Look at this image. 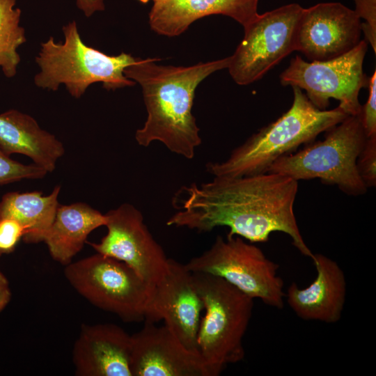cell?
<instances>
[{
  "label": "cell",
  "mask_w": 376,
  "mask_h": 376,
  "mask_svg": "<svg viewBox=\"0 0 376 376\" xmlns=\"http://www.w3.org/2000/svg\"><path fill=\"white\" fill-rule=\"evenodd\" d=\"M292 88L293 102L286 112L235 148L226 159L207 163V172L214 177L228 178L266 173L278 158L313 142L348 116L339 106L319 109L299 88Z\"/></svg>",
  "instance_id": "obj_3"
},
{
  "label": "cell",
  "mask_w": 376,
  "mask_h": 376,
  "mask_svg": "<svg viewBox=\"0 0 376 376\" xmlns=\"http://www.w3.org/2000/svg\"><path fill=\"white\" fill-rule=\"evenodd\" d=\"M369 95L364 105H361V118L367 136L376 134V70L368 79Z\"/></svg>",
  "instance_id": "obj_26"
},
{
  "label": "cell",
  "mask_w": 376,
  "mask_h": 376,
  "mask_svg": "<svg viewBox=\"0 0 376 376\" xmlns=\"http://www.w3.org/2000/svg\"><path fill=\"white\" fill-rule=\"evenodd\" d=\"M325 132L324 140L280 157L267 172L297 181L319 178L324 184L336 185L346 194H364L368 188L357 171V159L368 136L360 113L348 115Z\"/></svg>",
  "instance_id": "obj_6"
},
{
  "label": "cell",
  "mask_w": 376,
  "mask_h": 376,
  "mask_svg": "<svg viewBox=\"0 0 376 376\" xmlns=\"http://www.w3.org/2000/svg\"><path fill=\"white\" fill-rule=\"evenodd\" d=\"M2 254L0 253V256H1Z\"/></svg>",
  "instance_id": "obj_30"
},
{
  "label": "cell",
  "mask_w": 376,
  "mask_h": 376,
  "mask_svg": "<svg viewBox=\"0 0 376 376\" xmlns=\"http://www.w3.org/2000/svg\"><path fill=\"white\" fill-rule=\"evenodd\" d=\"M48 172L36 164H23L13 160L0 148V185L15 182L24 179H38Z\"/></svg>",
  "instance_id": "obj_22"
},
{
  "label": "cell",
  "mask_w": 376,
  "mask_h": 376,
  "mask_svg": "<svg viewBox=\"0 0 376 376\" xmlns=\"http://www.w3.org/2000/svg\"><path fill=\"white\" fill-rule=\"evenodd\" d=\"M367 49V42L361 40L350 51L329 60L307 62L297 55L280 75L281 84L304 90L319 109L325 110L333 98L348 115L358 114L359 91L368 84L363 70Z\"/></svg>",
  "instance_id": "obj_9"
},
{
  "label": "cell",
  "mask_w": 376,
  "mask_h": 376,
  "mask_svg": "<svg viewBox=\"0 0 376 376\" xmlns=\"http://www.w3.org/2000/svg\"><path fill=\"white\" fill-rule=\"evenodd\" d=\"M106 223V215L86 203L59 205L43 242L52 258L65 266L82 249L88 235Z\"/></svg>",
  "instance_id": "obj_19"
},
{
  "label": "cell",
  "mask_w": 376,
  "mask_h": 376,
  "mask_svg": "<svg viewBox=\"0 0 376 376\" xmlns=\"http://www.w3.org/2000/svg\"><path fill=\"white\" fill-rule=\"evenodd\" d=\"M191 273L205 310L197 334L198 351L217 376L228 365L244 358L243 338L254 299L219 276Z\"/></svg>",
  "instance_id": "obj_5"
},
{
  "label": "cell",
  "mask_w": 376,
  "mask_h": 376,
  "mask_svg": "<svg viewBox=\"0 0 376 376\" xmlns=\"http://www.w3.org/2000/svg\"><path fill=\"white\" fill-rule=\"evenodd\" d=\"M160 58H140L124 70L125 76L140 84L148 116L137 130L139 145L162 143L171 152L191 159L201 144L192 114L195 91L213 72L228 68L230 56L188 67L162 65Z\"/></svg>",
  "instance_id": "obj_2"
},
{
  "label": "cell",
  "mask_w": 376,
  "mask_h": 376,
  "mask_svg": "<svg viewBox=\"0 0 376 376\" xmlns=\"http://www.w3.org/2000/svg\"><path fill=\"white\" fill-rule=\"evenodd\" d=\"M60 190L57 185L48 196L40 191L6 193L0 200V219L10 218L20 223L25 230L24 242H42L54 221Z\"/></svg>",
  "instance_id": "obj_20"
},
{
  "label": "cell",
  "mask_w": 376,
  "mask_h": 376,
  "mask_svg": "<svg viewBox=\"0 0 376 376\" xmlns=\"http://www.w3.org/2000/svg\"><path fill=\"white\" fill-rule=\"evenodd\" d=\"M15 3L16 0H0V68L8 78L16 75L20 62L17 49L26 41L19 25L21 10Z\"/></svg>",
  "instance_id": "obj_21"
},
{
  "label": "cell",
  "mask_w": 376,
  "mask_h": 376,
  "mask_svg": "<svg viewBox=\"0 0 376 376\" xmlns=\"http://www.w3.org/2000/svg\"><path fill=\"white\" fill-rule=\"evenodd\" d=\"M361 22L354 10L338 2L303 8L295 36V51L308 60L326 61L354 48L361 41Z\"/></svg>",
  "instance_id": "obj_13"
},
{
  "label": "cell",
  "mask_w": 376,
  "mask_h": 376,
  "mask_svg": "<svg viewBox=\"0 0 376 376\" xmlns=\"http://www.w3.org/2000/svg\"><path fill=\"white\" fill-rule=\"evenodd\" d=\"M138 1L142 3H147L149 1H152L154 3H156L160 0H138Z\"/></svg>",
  "instance_id": "obj_29"
},
{
  "label": "cell",
  "mask_w": 376,
  "mask_h": 376,
  "mask_svg": "<svg viewBox=\"0 0 376 376\" xmlns=\"http://www.w3.org/2000/svg\"><path fill=\"white\" fill-rule=\"evenodd\" d=\"M11 290L6 276L0 271V313L9 304L11 299Z\"/></svg>",
  "instance_id": "obj_28"
},
{
  "label": "cell",
  "mask_w": 376,
  "mask_h": 376,
  "mask_svg": "<svg viewBox=\"0 0 376 376\" xmlns=\"http://www.w3.org/2000/svg\"><path fill=\"white\" fill-rule=\"evenodd\" d=\"M303 8L290 3L257 17L244 27V34L228 67L235 83L248 85L261 79L295 51V36Z\"/></svg>",
  "instance_id": "obj_10"
},
{
  "label": "cell",
  "mask_w": 376,
  "mask_h": 376,
  "mask_svg": "<svg viewBox=\"0 0 376 376\" xmlns=\"http://www.w3.org/2000/svg\"><path fill=\"white\" fill-rule=\"evenodd\" d=\"M76 4L86 17H90L95 12L104 10L105 8L104 0H76Z\"/></svg>",
  "instance_id": "obj_27"
},
{
  "label": "cell",
  "mask_w": 376,
  "mask_h": 376,
  "mask_svg": "<svg viewBox=\"0 0 376 376\" xmlns=\"http://www.w3.org/2000/svg\"><path fill=\"white\" fill-rule=\"evenodd\" d=\"M132 337L118 325L83 324L72 350L78 376H132Z\"/></svg>",
  "instance_id": "obj_15"
},
{
  "label": "cell",
  "mask_w": 376,
  "mask_h": 376,
  "mask_svg": "<svg viewBox=\"0 0 376 376\" xmlns=\"http://www.w3.org/2000/svg\"><path fill=\"white\" fill-rule=\"evenodd\" d=\"M258 0H160L149 13L152 30L168 37L185 32L191 23L211 15L230 17L245 27L258 15Z\"/></svg>",
  "instance_id": "obj_17"
},
{
  "label": "cell",
  "mask_w": 376,
  "mask_h": 376,
  "mask_svg": "<svg viewBox=\"0 0 376 376\" xmlns=\"http://www.w3.org/2000/svg\"><path fill=\"white\" fill-rule=\"evenodd\" d=\"M63 42L53 37L41 43L36 62L40 72L34 77L35 84L42 88L56 91L64 84L69 93L79 98L88 87L100 82L107 90L135 85L127 78L124 70L136 62L138 58L122 52L109 56L85 45L79 33L77 22L63 26Z\"/></svg>",
  "instance_id": "obj_4"
},
{
  "label": "cell",
  "mask_w": 376,
  "mask_h": 376,
  "mask_svg": "<svg viewBox=\"0 0 376 376\" xmlns=\"http://www.w3.org/2000/svg\"><path fill=\"white\" fill-rule=\"evenodd\" d=\"M131 337L132 376H214L200 353L185 347L166 325L145 320Z\"/></svg>",
  "instance_id": "obj_14"
},
{
  "label": "cell",
  "mask_w": 376,
  "mask_h": 376,
  "mask_svg": "<svg viewBox=\"0 0 376 376\" xmlns=\"http://www.w3.org/2000/svg\"><path fill=\"white\" fill-rule=\"evenodd\" d=\"M356 14L364 21L361 22V31L366 41L376 53V0H354Z\"/></svg>",
  "instance_id": "obj_24"
},
{
  "label": "cell",
  "mask_w": 376,
  "mask_h": 376,
  "mask_svg": "<svg viewBox=\"0 0 376 376\" xmlns=\"http://www.w3.org/2000/svg\"><path fill=\"white\" fill-rule=\"evenodd\" d=\"M25 230L20 223L10 218L0 219V253L7 254L13 252Z\"/></svg>",
  "instance_id": "obj_25"
},
{
  "label": "cell",
  "mask_w": 376,
  "mask_h": 376,
  "mask_svg": "<svg viewBox=\"0 0 376 376\" xmlns=\"http://www.w3.org/2000/svg\"><path fill=\"white\" fill-rule=\"evenodd\" d=\"M203 310L191 272L185 264L170 258L167 273L152 287L144 320H164L185 347L198 352L197 334Z\"/></svg>",
  "instance_id": "obj_12"
},
{
  "label": "cell",
  "mask_w": 376,
  "mask_h": 376,
  "mask_svg": "<svg viewBox=\"0 0 376 376\" xmlns=\"http://www.w3.org/2000/svg\"><path fill=\"white\" fill-rule=\"evenodd\" d=\"M359 174L367 188L376 185V134L368 136L357 159Z\"/></svg>",
  "instance_id": "obj_23"
},
{
  "label": "cell",
  "mask_w": 376,
  "mask_h": 376,
  "mask_svg": "<svg viewBox=\"0 0 376 376\" xmlns=\"http://www.w3.org/2000/svg\"><path fill=\"white\" fill-rule=\"evenodd\" d=\"M0 148L8 155L19 153L52 172L63 155V143L55 136L41 129L31 116L15 109L0 114Z\"/></svg>",
  "instance_id": "obj_18"
},
{
  "label": "cell",
  "mask_w": 376,
  "mask_h": 376,
  "mask_svg": "<svg viewBox=\"0 0 376 376\" xmlns=\"http://www.w3.org/2000/svg\"><path fill=\"white\" fill-rule=\"evenodd\" d=\"M64 275L96 307L125 322L145 320L153 286L123 262L97 253L65 265Z\"/></svg>",
  "instance_id": "obj_7"
},
{
  "label": "cell",
  "mask_w": 376,
  "mask_h": 376,
  "mask_svg": "<svg viewBox=\"0 0 376 376\" xmlns=\"http://www.w3.org/2000/svg\"><path fill=\"white\" fill-rule=\"evenodd\" d=\"M312 261L317 272L314 281L304 288L291 283L285 298L299 318L335 324L341 319L346 300L345 274L336 261L323 254H314Z\"/></svg>",
  "instance_id": "obj_16"
},
{
  "label": "cell",
  "mask_w": 376,
  "mask_h": 376,
  "mask_svg": "<svg viewBox=\"0 0 376 376\" xmlns=\"http://www.w3.org/2000/svg\"><path fill=\"white\" fill-rule=\"evenodd\" d=\"M297 182L266 172L192 183L176 193L173 200L176 212L166 224L200 232L226 226L228 236L251 243L266 242L271 233L282 232L303 256L313 260L314 253L303 239L294 212Z\"/></svg>",
  "instance_id": "obj_1"
},
{
  "label": "cell",
  "mask_w": 376,
  "mask_h": 376,
  "mask_svg": "<svg viewBox=\"0 0 376 376\" xmlns=\"http://www.w3.org/2000/svg\"><path fill=\"white\" fill-rule=\"evenodd\" d=\"M107 233L99 243H89L97 253L123 262L153 286L169 269V259L153 238L141 212L123 203L105 214Z\"/></svg>",
  "instance_id": "obj_11"
},
{
  "label": "cell",
  "mask_w": 376,
  "mask_h": 376,
  "mask_svg": "<svg viewBox=\"0 0 376 376\" xmlns=\"http://www.w3.org/2000/svg\"><path fill=\"white\" fill-rule=\"evenodd\" d=\"M185 265L191 272L219 276L271 307L284 306L285 292L283 281L278 275L279 265L259 247L239 236H217L210 249Z\"/></svg>",
  "instance_id": "obj_8"
}]
</instances>
